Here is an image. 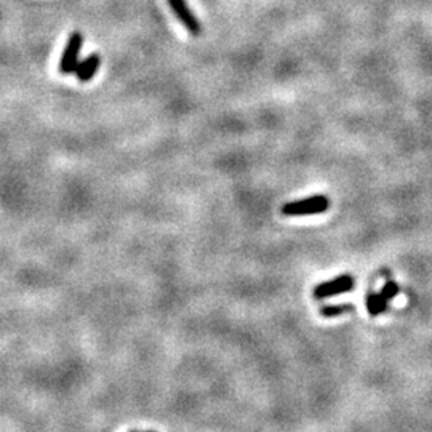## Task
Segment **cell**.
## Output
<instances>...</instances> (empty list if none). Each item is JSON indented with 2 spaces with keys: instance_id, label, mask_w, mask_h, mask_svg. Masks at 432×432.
Wrapping results in <instances>:
<instances>
[{
  "instance_id": "cell-1",
  "label": "cell",
  "mask_w": 432,
  "mask_h": 432,
  "mask_svg": "<svg viewBox=\"0 0 432 432\" xmlns=\"http://www.w3.org/2000/svg\"><path fill=\"white\" fill-rule=\"evenodd\" d=\"M330 207V200L327 195L316 194L312 197L294 200V202H288L282 207L283 216H311L327 212Z\"/></svg>"
},
{
  "instance_id": "cell-2",
  "label": "cell",
  "mask_w": 432,
  "mask_h": 432,
  "mask_svg": "<svg viewBox=\"0 0 432 432\" xmlns=\"http://www.w3.org/2000/svg\"><path fill=\"white\" fill-rule=\"evenodd\" d=\"M82 47H83V36L80 32H72L69 39H67L65 52H63L61 60H60V74H63V76H69V74L76 72Z\"/></svg>"
},
{
  "instance_id": "cell-3",
  "label": "cell",
  "mask_w": 432,
  "mask_h": 432,
  "mask_svg": "<svg viewBox=\"0 0 432 432\" xmlns=\"http://www.w3.org/2000/svg\"><path fill=\"white\" fill-rule=\"evenodd\" d=\"M354 285H356L354 277L349 276V274H343V276L332 279V281L318 283V285L314 288L312 294L316 299H325L330 296H336V294L351 292Z\"/></svg>"
},
{
  "instance_id": "cell-4",
  "label": "cell",
  "mask_w": 432,
  "mask_h": 432,
  "mask_svg": "<svg viewBox=\"0 0 432 432\" xmlns=\"http://www.w3.org/2000/svg\"><path fill=\"white\" fill-rule=\"evenodd\" d=\"M166 2H169L171 12L175 13V17L180 19V23H183V26L188 29L193 36H199V34L202 32L200 21L194 14L193 10L189 8V5L186 0H166Z\"/></svg>"
},
{
  "instance_id": "cell-5",
  "label": "cell",
  "mask_w": 432,
  "mask_h": 432,
  "mask_svg": "<svg viewBox=\"0 0 432 432\" xmlns=\"http://www.w3.org/2000/svg\"><path fill=\"white\" fill-rule=\"evenodd\" d=\"M101 66V56L100 53H91V55H88L85 60L80 61L76 67V77L78 82L82 83H87L90 82L93 77L96 76L98 69H100Z\"/></svg>"
},
{
  "instance_id": "cell-6",
  "label": "cell",
  "mask_w": 432,
  "mask_h": 432,
  "mask_svg": "<svg viewBox=\"0 0 432 432\" xmlns=\"http://www.w3.org/2000/svg\"><path fill=\"white\" fill-rule=\"evenodd\" d=\"M387 299L382 296L381 293H368L367 294V299H365V304H367V311L370 316L376 317L380 316V314H382L387 309Z\"/></svg>"
},
{
  "instance_id": "cell-7",
  "label": "cell",
  "mask_w": 432,
  "mask_h": 432,
  "mask_svg": "<svg viewBox=\"0 0 432 432\" xmlns=\"http://www.w3.org/2000/svg\"><path fill=\"white\" fill-rule=\"evenodd\" d=\"M351 311H354V306H352V304H338V306H323L321 309V314L323 317H335Z\"/></svg>"
},
{
  "instance_id": "cell-8",
  "label": "cell",
  "mask_w": 432,
  "mask_h": 432,
  "mask_svg": "<svg viewBox=\"0 0 432 432\" xmlns=\"http://www.w3.org/2000/svg\"><path fill=\"white\" fill-rule=\"evenodd\" d=\"M399 292H400L399 285H397L396 282H391V281H389V282L385 283V287H382V290H381L380 293L387 299V301H391L392 298L397 296V293H399Z\"/></svg>"
}]
</instances>
